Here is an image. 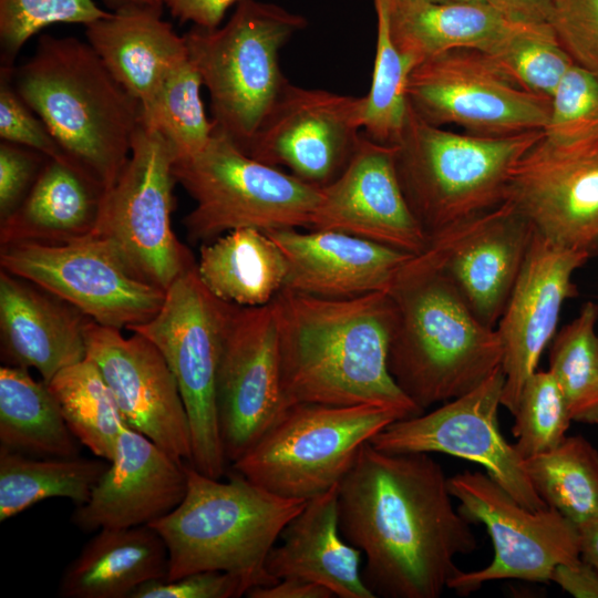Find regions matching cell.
Masks as SVG:
<instances>
[{
    "label": "cell",
    "mask_w": 598,
    "mask_h": 598,
    "mask_svg": "<svg viewBox=\"0 0 598 598\" xmlns=\"http://www.w3.org/2000/svg\"><path fill=\"white\" fill-rule=\"evenodd\" d=\"M451 497L429 453L360 448L339 483V526L362 551L374 597L437 598L461 571L455 557L473 553L477 539Z\"/></svg>",
    "instance_id": "1"
},
{
    "label": "cell",
    "mask_w": 598,
    "mask_h": 598,
    "mask_svg": "<svg viewBox=\"0 0 598 598\" xmlns=\"http://www.w3.org/2000/svg\"><path fill=\"white\" fill-rule=\"evenodd\" d=\"M270 305L285 409L368 404L402 419L423 413L389 370L394 323L389 291L328 298L283 288Z\"/></svg>",
    "instance_id": "2"
},
{
    "label": "cell",
    "mask_w": 598,
    "mask_h": 598,
    "mask_svg": "<svg viewBox=\"0 0 598 598\" xmlns=\"http://www.w3.org/2000/svg\"><path fill=\"white\" fill-rule=\"evenodd\" d=\"M12 82L68 158L109 190L130 157L142 104L89 42L42 34Z\"/></svg>",
    "instance_id": "3"
},
{
    "label": "cell",
    "mask_w": 598,
    "mask_h": 598,
    "mask_svg": "<svg viewBox=\"0 0 598 598\" xmlns=\"http://www.w3.org/2000/svg\"><path fill=\"white\" fill-rule=\"evenodd\" d=\"M388 291L394 306L389 370L422 412L470 392L501 367L496 329L482 323L421 256L403 266Z\"/></svg>",
    "instance_id": "4"
},
{
    "label": "cell",
    "mask_w": 598,
    "mask_h": 598,
    "mask_svg": "<svg viewBox=\"0 0 598 598\" xmlns=\"http://www.w3.org/2000/svg\"><path fill=\"white\" fill-rule=\"evenodd\" d=\"M186 473L181 504L150 525L167 547L165 579L218 570L239 577L248 590L277 582L266 568L267 557L308 499L279 496L233 470L227 482L188 462Z\"/></svg>",
    "instance_id": "5"
},
{
    "label": "cell",
    "mask_w": 598,
    "mask_h": 598,
    "mask_svg": "<svg viewBox=\"0 0 598 598\" xmlns=\"http://www.w3.org/2000/svg\"><path fill=\"white\" fill-rule=\"evenodd\" d=\"M543 135L544 131L506 136L457 133L424 121L409 105L395 144V165L405 198L427 236L502 204L513 168Z\"/></svg>",
    "instance_id": "6"
},
{
    "label": "cell",
    "mask_w": 598,
    "mask_h": 598,
    "mask_svg": "<svg viewBox=\"0 0 598 598\" xmlns=\"http://www.w3.org/2000/svg\"><path fill=\"white\" fill-rule=\"evenodd\" d=\"M307 20L285 8L240 0L221 28L195 27L185 35L188 55L210 96L215 126L245 153L288 82L279 53Z\"/></svg>",
    "instance_id": "7"
},
{
    "label": "cell",
    "mask_w": 598,
    "mask_h": 598,
    "mask_svg": "<svg viewBox=\"0 0 598 598\" xmlns=\"http://www.w3.org/2000/svg\"><path fill=\"white\" fill-rule=\"evenodd\" d=\"M174 175L195 200L183 224L193 243L240 228L309 229L320 187L255 159L215 126L199 153L176 159Z\"/></svg>",
    "instance_id": "8"
},
{
    "label": "cell",
    "mask_w": 598,
    "mask_h": 598,
    "mask_svg": "<svg viewBox=\"0 0 598 598\" xmlns=\"http://www.w3.org/2000/svg\"><path fill=\"white\" fill-rule=\"evenodd\" d=\"M399 419L368 404H292L230 470L279 496L310 499L339 484L360 448Z\"/></svg>",
    "instance_id": "9"
},
{
    "label": "cell",
    "mask_w": 598,
    "mask_h": 598,
    "mask_svg": "<svg viewBox=\"0 0 598 598\" xmlns=\"http://www.w3.org/2000/svg\"><path fill=\"white\" fill-rule=\"evenodd\" d=\"M234 306L209 292L194 266L166 289L152 319L128 329L147 338L166 360L189 421V464L214 478L230 467L219 434L216 384Z\"/></svg>",
    "instance_id": "10"
},
{
    "label": "cell",
    "mask_w": 598,
    "mask_h": 598,
    "mask_svg": "<svg viewBox=\"0 0 598 598\" xmlns=\"http://www.w3.org/2000/svg\"><path fill=\"white\" fill-rule=\"evenodd\" d=\"M175 159L171 144L141 123L127 162L104 194L92 234L110 241L138 275L165 291L196 266L171 223Z\"/></svg>",
    "instance_id": "11"
},
{
    "label": "cell",
    "mask_w": 598,
    "mask_h": 598,
    "mask_svg": "<svg viewBox=\"0 0 598 598\" xmlns=\"http://www.w3.org/2000/svg\"><path fill=\"white\" fill-rule=\"evenodd\" d=\"M0 266L71 303L94 322L130 329L152 319L165 290L138 275L106 239L1 246Z\"/></svg>",
    "instance_id": "12"
},
{
    "label": "cell",
    "mask_w": 598,
    "mask_h": 598,
    "mask_svg": "<svg viewBox=\"0 0 598 598\" xmlns=\"http://www.w3.org/2000/svg\"><path fill=\"white\" fill-rule=\"evenodd\" d=\"M458 512L470 523L483 524L492 539V563L478 570H461L447 588L458 595L484 582L519 579L548 582L554 568L580 559L578 526L558 511L523 506L487 473H458L447 478Z\"/></svg>",
    "instance_id": "13"
},
{
    "label": "cell",
    "mask_w": 598,
    "mask_h": 598,
    "mask_svg": "<svg viewBox=\"0 0 598 598\" xmlns=\"http://www.w3.org/2000/svg\"><path fill=\"white\" fill-rule=\"evenodd\" d=\"M412 111L436 125L466 133L506 136L544 131L550 99L511 82L481 51L458 49L417 63L408 81Z\"/></svg>",
    "instance_id": "14"
},
{
    "label": "cell",
    "mask_w": 598,
    "mask_h": 598,
    "mask_svg": "<svg viewBox=\"0 0 598 598\" xmlns=\"http://www.w3.org/2000/svg\"><path fill=\"white\" fill-rule=\"evenodd\" d=\"M504 381L499 367L476 388L444 405L395 420L370 443L385 453H444L477 463L523 506L533 511L546 508L527 476L523 458L499 431Z\"/></svg>",
    "instance_id": "15"
},
{
    "label": "cell",
    "mask_w": 598,
    "mask_h": 598,
    "mask_svg": "<svg viewBox=\"0 0 598 598\" xmlns=\"http://www.w3.org/2000/svg\"><path fill=\"white\" fill-rule=\"evenodd\" d=\"M364 107V96L306 89L288 81L246 154L275 167H287L301 181L323 187L353 155Z\"/></svg>",
    "instance_id": "16"
},
{
    "label": "cell",
    "mask_w": 598,
    "mask_h": 598,
    "mask_svg": "<svg viewBox=\"0 0 598 598\" xmlns=\"http://www.w3.org/2000/svg\"><path fill=\"white\" fill-rule=\"evenodd\" d=\"M536 229L508 200L429 237L419 254L451 282L475 317L496 328Z\"/></svg>",
    "instance_id": "17"
},
{
    "label": "cell",
    "mask_w": 598,
    "mask_h": 598,
    "mask_svg": "<svg viewBox=\"0 0 598 598\" xmlns=\"http://www.w3.org/2000/svg\"><path fill=\"white\" fill-rule=\"evenodd\" d=\"M216 408L229 466L285 410L277 327L271 305L234 306L218 367Z\"/></svg>",
    "instance_id": "18"
},
{
    "label": "cell",
    "mask_w": 598,
    "mask_h": 598,
    "mask_svg": "<svg viewBox=\"0 0 598 598\" xmlns=\"http://www.w3.org/2000/svg\"><path fill=\"white\" fill-rule=\"evenodd\" d=\"M505 200L550 241L591 256L598 249V141L564 145L543 135L513 168Z\"/></svg>",
    "instance_id": "19"
},
{
    "label": "cell",
    "mask_w": 598,
    "mask_h": 598,
    "mask_svg": "<svg viewBox=\"0 0 598 598\" xmlns=\"http://www.w3.org/2000/svg\"><path fill=\"white\" fill-rule=\"evenodd\" d=\"M86 358L93 361L135 431L177 460L190 463L192 437L177 382L159 350L144 336L91 320L85 331Z\"/></svg>",
    "instance_id": "20"
},
{
    "label": "cell",
    "mask_w": 598,
    "mask_h": 598,
    "mask_svg": "<svg viewBox=\"0 0 598 598\" xmlns=\"http://www.w3.org/2000/svg\"><path fill=\"white\" fill-rule=\"evenodd\" d=\"M395 144H381L364 132L343 171L320 187L309 229L336 230L419 255L429 236L403 193Z\"/></svg>",
    "instance_id": "21"
},
{
    "label": "cell",
    "mask_w": 598,
    "mask_h": 598,
    "mask_svg": "<svg viewBox=\"0 0 598 598\" xmlns=\"http://www.w3.org/2000/svg\"><path fill=\"white\" fill-rule=\"evenodd\" d=\"M589 257L535 231L495 328L503 349L501 367L505 378L501 403L513 415L526 381L556 334L563 303L577 293L573 275Z\"/></svg>",
    "instance_id": "22"
},
{
    "label": "cell",
    "mask_w": 598,
    "mask_h": 598,
    "mask_svg": "<svg viewBox=\"0 0 598 598\" xmlns=\"http://www.w3.org/2000/svg\"><path fill=\"white\" fill-rule=\"evenodd\" d=\"M186 461L126 426L109 467L76 506L72 523L84 532L151 525L174 511L187 489Z\"/></svg>",
    "instance_id": "23"
},
{
    "label": "cell",
    "mask_w": 598,
    "mask_h": 598,
    "mask_svg": "<svg viewBox=\"0 0 598 598\" xmlns=\"http://www.w3.org/2000/svg\"><path fill=\"white\" fill-rule=\"evenodd\" d=\"M266 234L287 260L286 288L319 297L388 291L414 256L336 230L277 229Z\"/></svg>",
    "instance_id": "24"
},
{
    "label": "cell",
    "mask_w": 598,
    "mask_h": 598,
    "mask_svg": "<svg viewBox=\"0 0 598 598\" xmlns=\"http://www.w3.org/2000/svg\"><path fill=\"white\" fill-rule=\"evenodd\" d=\"M90 319L38 286L1 269L0 341L4 364L37 370L49 383L62 369L86 358Z\"/></svg>",
    "instance_id": "25"
},
{
    "label": "cell",
    "mask_w": 598,
    "mask_h": 598,
    "mask_svg": "<svg viewBox=\"0 0 598 598\" xmlns=\"http://www.w3.org/2000/svg\"><path fill=\"white\" fill-rule=\"evenodd\" d=\"M339 484L307 501L281 532L266 568L277 580L298 578L320 584L339 598H375L362 579V551L340 532Z\"/></svg>",
    "instance_id": "26"
},
{
    "label": "cell",
    "mask_w": 598,
    "mask_h": 598,
    "mask_svg": "<svg viewBox=\"0 0 598 598\" xmlns=\"http://www.w3.org/2000/svg\"><path fill=\"white\" fill-rule=\"evenodd\" d=\"M85 28L89 44L142 106L167 74L188 58L184 35H178L156 10L121 8Z\"/></svg>",
    "instance_id": "27"
},
{
    "label": "cell",
    "mask_w": 598,
    "mask_h": 598,
    "mask_svg": "<svg viewBox=\"0 0 598 598\" xmlns=\"http://www.w3.org/2000/svg\"><path fill=\"white\" fill-rule=\"evenodd\" d=\"M104 194L68 157L48 158L20 206L0 221V244H63L90 236Z\"/></svg>",
    "instance_id": "28"
},
{
    "label": "cell",
    "mask_w": 598,
    "mask_h": 598,
    "mask_svg": "<svg viewBox=\"0 0 598 598\" xmlns=\"http://www.w3.org/2000/svg\"><path fill=\"white\" fill-rule=\"evenodd\" d=\"M168 551L150 525L101 528L66 566L62 598H131L142 585L165 579Z\"/></svg>",
    "instance_id": "29"
},
{
    "label": "cell",
    "mask_w": 598,
    "mask_h": 598,
    "mask_svg": "<svg viewBox=\"0 0 598 598\" xmlns=\"http://www.w3.org/2000/svg\"><path fill=\"white\" fill-rule=\"evenodd\" d=\"M390 33L415 65L458 49L492 53L522 23L507 20L486 2L385 0Z\"/></svg>",
    "instance_id": "30"
},
{
    "label": "cell",
    "mask_w": 598,
    "mask_h": 598,
    "mask_svg": "<svg viewBox=\"0 0 598 598\" xmlns=\"http://www.w3.org/2000/svg\"><path fill=\"white\" fill-rule=\"evenodd\" d=\"M200 246L197 274L209 292L225 302L266 306L287 286V260L265 231L235 229Z\"/></svg>",
    "instance_id": "31"
},
{
    "label": "cell",
    "mask_w": 598,
    "mask_h": 598,
    "mask_svg": "<svg viewBox=\"0 0 598 598\" xmlns=\"http://www.w3.org/2000/svg\"><path fill=\"white\" fill-rule=\"evenodd\" d=\"M79 443L47 382L27 368H0L1 447L38 457H73Z\"/></svg>",
    "instance_id": "32"
},
{
    "label": "cell",
    "mask_w": 598,
    "mask_h": 598,
    "mask_svg": "<svg viewBox=\"0 0 598 598\" xmlns=\"http://www.w3.org/2000/svg\"><path fill=\"white\" fill-rule=\"evenodd\" d=\"M107 467L100 457H38L0 446V522L48 498L84 504Z\"/></svg>",
    "instance_id": "33"
},
{
    "label": "cell",
    "mask_w": 598,
    "mask_h": 598,
    "mask_svg": "<svg viewBox=\"0 0 598 598\" xmlns=\"http://www.w3.org/2000/svg\"><path fill=\"white\" fill-rule=\"evenodd\" d=\"M48 385L80 444L110 461L121 432L128 425L96 364L85 358L59 371Z\"/></svg>",
    "instance_id": "34"
},
{
    "label": "cell",
    "mask_w": 598,
    "mask_h": 598,
    "mask_svg": "<svg viewBox=\"0 0 598 598\" xmlns=\"http://www.w3.org/2000/svg\"><path fill=\"white\" fill-rule=\"evenodd\" d=\"M536 493L577 526L598 517V450L581 435L523 460Z\"/></svg>",
    "instance_id": "35"
},
{
    "label": "cell",
    "mask_w": 598,
    "mask_h": 598,
    "mask_svg": "<svg viewBox=\"0 0 598 598\" xmlns=\"http://www.w3.org/2000/svg\"><path fill=\"white\" fill-rule=\"evenodd\" d=\"M598 305L587 301L551 340L549 371L567 401L573 421L598 424Z\"/></svg>",
    "instance_id": "36"
},
{
    "label": "cell",
    "mask_w": 598,
    "mask_h": 598,
    "mask_svg": "<svg viewBox=\"0 0 598 598\" xmlns=\"http://www.w3.org/2000/svg\"><path fill=\"white\" fill-rule=\"evenodd\" d=\"M202 86V78L188 55L167 74L151 101L142 106V123L171 144L176 159L204 150L215 130V123L205 114Z\"/></svg>",
    "instance_id": "37"
},
{
    "label": "cell",
    "mask_w": 598,
    "mask_h": 598,
    "mask_svg": "<svg viewBox=\"0 0 598 598\" xmlns=\"http://www.w3.org/2000/svg\"><path fill=\"white\" fill-rule=\"evenodd\" d=\"M373 4L377 43L362 128L371 140L392 145L400 140L408 118V81L415 63L392 40L385 0H373Z\"/></svg>",
    "instance_id": "38"
},
{
    "label": "cell",
    "mask_w": 598,
    "mask_h": 598,
    "mask_svg": "<svg viewBox=\"0 0 598 598\" xmlns=\"http://www.w3.org/2000/svg\"><path fill=\"white\" fill-rule=\"evenodd\" d=\"M487 55L515 85L548 99L574 64L548 24H520Z\"/></svg>",
    "instance_id": "39"
},
{
    "label": "cell",
    "mask_w": 598,
    "mask_h": 598,
    "mask_svg": "<svg viewBox=\"0 0 598 598\" xmlns=\"http://www.w3.org/2000/svg\"><path fill=\"white\" fill-rule=\"evenodd\" d=\"M513 416V445L523 460L559 445L573 421L565 395L549 370H536L528 378Z\"/></svg>",
    "instance_id": "40"
},
{
    "label": "cell",
    "mask_w": 598,
    "mask_h": 598,
    "mask_svg": "<svg viewBox=\"0 0 598 598\" xmlns=\"http://www.w3.org/2000/svg\"><path fill=\"white\" fill-rule=\"evenodd\" d=\"M109 14L94 0H0L2 66L12 68L24 43L48 25H86Z\"/></svg>",
    "instance_id": "41"
},
{
    "label": "cell",
    "mask_w": 598,
    "mask_h": 598,
    "mask_svg": "<svg viewBox=\"0 0 598 598\" xmlns=\"http://www.w3.org/2000/svg\"><path fill=\"white\" fill-rule=\"evenodd\" d=\"M544 137L564 145L598 138V79L575 63L550 97Z\"/></svg>",
    "instance_id": "42"
},
{
    "label": "cell",
    "mask_w": 598,
    "mask_h": 598,
    "mask_svg": "<svg viewBox=\"0 0 598 598\" xmlns=\"http://www.w3.org/2000/svg\"><path fill=\"white\" fill-rule=\"evenodd\" d=\"M547 24L571 61L598 79V0H553Z\"/></svg>",
    "instance_id": "43"
},
{
    "label": "cell",
    "mask_w": 598,
    "mask_h": 598,
    "mask_svg": "<svg viewBox=\"0 0 598 598\" xmlns=\"http://www.w3.org/2000/svg\"><path fill=\"white\" fill-rule=\"evenodd\" d=\"M12 69L1 66L0 73L1 140L32 148L49 158L68 157L44 122L17 92L12 82Z\"/></svg>",
    "instance_id": "44"
},
{
    "label": "cell",
    "mask_w": 598,
    "mask_h": 598,
    "mask_svg": "<svg viewBox=\"0 0 598 598\" xmlns=\"http://www.w3.org/2000/svg\"><path fill=\"white\" fill-rule=\"evenodd\" d=\"M247 591V585L237 576L204 570L173 580H151L137 588L131 598H237Z\"/></svg>",
    "instance_id": "45"
},
{
    "label": "cell",
    "mask_w": 598,
    "mask_h": 598,
    "mask_svg": "<svg viewBox=\"0 0 598 598\" xmlns=\"http://www.w3.org/2000/svg\"><path fill=\"white\" fill-rule=\"evenodd\" d=\"M49 157L32 148L0 144V221L23 202Z\"/></svg>",
    "instance_id": "46"
},
{
    "label": "cell",
    "mask_w": 598,
    "mask_h": 598,
    "mask_svg": "<svg viewBox=\"0 0 598 598\" xmlns=\"http://www.w3.org/2000/svg\"><path fill=\"white\" fill-rule=\"evenodd\" d=\"M173 17L181 22H193L195 27L215 29L227 9L240 0H162Z\"/></svg>",
    "instance_id": "47"
},
{
    "label": "cell",
    "mask_w": 598,
    "mask_h": 598,
    "mask_svg": "<svg viewBox=\"0 0 598 598\" xmlns=\"http://www.w3.org/2000/svg\"><path fill=\"white\" fill-rule=\"evenodd\" d=\"M577 598H598V570L584 559L557 565L549 578Z\"/></svg>",
    "instance_id": "48"
},
{
    "label": "cell",
    "mask_w": 598,
    "mask_h": 598,
    "mask_svg": "<svg viewBox=\"0 0 598 598\" xmlns=\"http://www.w3.org/2000/svg\"><path fill=\"white\" fill-rule=\"evenodd\" d=\"M250 598H332L334 595L324 586L298 578H282L269 586L250 588Z\"/></svg>",
    "instance_id": "49"
},
{
    "label": "cell",
    "mask_w": 598,
    "mask_h": 598,
    "mask_svg": "<svg viewBox=\"0 0 598 598\" xmlns=\"http://www.w3.org/2000/svg\"><path fill=\"white\" fill-rule=\"evenodd\" d=\"M507 20L522 24H547L553 0H485Z\"/></svg>",
    "instance_id": "50"
},
{
    "label": "cell",
    "mask_w": 598,
    "mask_h": 598,
    "mask_svg": "<svg viewBox=\"0 0 598 598\" xmlns=\"http://www.w3.org/2000/svg\"><path fill=\"white\" fill-rule=\"evenodd\" d=\"M580 558L598 570V517L578 525Z\"/></svg>",
    "instance_id": "51"
},
{
    "label": "cell",
    "mask_w": 598,
    "mask_h": 598,
    "mask_svg": "<svg viewBox=\"0 0 598 598\" xmlns=\"http://www.w3.org/2000/svg\"><path fill=\"white\" fill-rule=\"evenodd\" d=\"M115 2L116 8H146L162 11L163 1L162 0H112Z\"/></svg>",
    "instance_id": "52"
},
{
    "label": "cell",
    "mask_w": 598,
    "mask_h": 598,
    "mask_svg": "<svg viewBox=\"0 0 598 598\" xmlns=\"http://www.w3.org/2000/svg\"><path fill=\"white\" fill-rule=\"evenodd\" d=\"M430 1H436V2H447V1H477V2H486L485 0H430Z\"/></svg>",
    "instance_id": "53"
},
{
    "label": "cell",
    "mask_w": 598,
    "mask_h": 598,
    "mask_svg": "<svg viewBox=\"0 0 598 598\" xmlns=\"http://www.w3.org/2000/svg\"><path fill=\"white\" fill-rule=\"evenodd\" d=\"M598 140V138H597Z\"/></svg>",
    "instance_id": "54"
}]
</instances>
